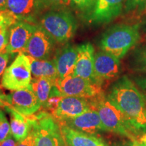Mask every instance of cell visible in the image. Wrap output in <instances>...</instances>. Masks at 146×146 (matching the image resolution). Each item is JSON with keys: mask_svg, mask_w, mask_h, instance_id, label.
Masks as SVG:
<instances>
[{"mask_svg": "<svg viewBox=\"0 0 146 146\" xmlns=\"http://www.w3.org/2000/svg\"><path fill=\"white\" fill-rule=\"evenodd\" d=\"M120 71V60L104 51L94 56V74L96 83L102 85L106 81L116 78Z\"/></svg>", "mask_w": 146, "mask_h": 146, "instance_id": "cell-11", "label": "cell"}, {"mask_svg": "<svg viewBox=\"0 0 146 146\" xmlns=\"http://www.w3.org/2000/svg\"><path fill=\"white\" fill-rule=\"evenodd\" d=\"M29 117L35 137V146H68L58 120L47 112H39Z\"/></svg>", "mask_w": 146, "mask_h": 146, "instance_id": "cell-5", "label": "cell"}, {"mask_svg": "<svg viewBox=\"0 0 146 146\" xmlns=\"http://www.w3.org/2000/svg\"><path fill=\"white\" fill-rule=\"evenodd\" d=\"M36 25L42 27L56 42L66 43L76 33L77 23L66 9H51L40 16Z\"/></svg>", "mask_w": 146, "mask_h": 146, "instance_id": "cell-4", "label": "cell"}, {"mask_svg": "<svg viewBox=\"0 0 146 146\" xmlns=\"http://www.w3.org/2000/svg\"><path fill=\"white\" fill-rule=\"evenodd\" d=\"M48 8H50L45 0H8L6 8L18 21L35 25Z\"/></svg>", "mask_w": 146, "mask_h": 146, "instance_id": "cell-8", "label": "cell"}, {"mask_svg": "<svg viewBox=\"0 0 146 146\" xmlns=\"http://www.w3.org/2000/svg\"><path fill=\"white\" fill-rule=\"evenodd\" d=\"M131 64L134 72L146 73V45L134 51Z\"/></svg>", "mask_w": 146, "mask_h": 146, "instance_id": "cell-22", "label": "cell"}, {"mask_svg": "<svg viewBox=\"0 0 146 146\" xmlns=\"http://www.w3.org/2000/svg\"><path fill=\"white\" fill-rule=\"evenodd\" d=\"M70 5L76 10L87 12L92 5L94 0H70Z\"/></svg>", "mask_w": 146, "mask_h": 146, "instance_id": "cell-25", "label": "cell"}, {"mask_svg": "<svg viewBox=\"0 0 146 146\" xmlns=\"http://www.w3.org/2000/svg\"><path fill=\"white\" fill-rule=\"evenodd\" d=\"M35 137L33 131L31 129L30 133L27 135L26 138L24 139L21 141L18 142V144L16 146H35Z\"/></svg>", "mask_w": 146, "mask_h": 146, "instance_id": "cell-29", "label": "cell"}, {"mask_svg": "<svg viewBox=\"0 0 146 146\" xmlns=\"http://www.w3.org/2000/svg\"><path fill=\"white\" fill-rule=\"evenodd\" d=\"M60 124L91 135H95L100 131H106L99 114L94 108L76 117L60 122Z\"/></svg>", "mask_w": 146, "mask_h": 146, "instance_id": "cell-15", "label": "cell"}, {"mask_svg": "<svg viewBox=\"0 0 146 146\" xmlns=\"http://www.w3.org/2000/svg\"><path fill=\"white\" fill-rule=\"evenodd\" d=\"M139 38L138 25H116L102 35L100 46L102 51L120 60L137 44Z\"/></svg>", "mask_w": 146, "mask_h": 146, "instance_id": "cell-3", "label": "cell"}, {"mask_svg": "<svg viewBox=\"0 0 146 146\" xmlns=\"http://www.w3.org/2000/svg\"><path fill=\"white\" fill-rule=\"evenodd\" d=\"M54 83L50 79L46 78H32L30 86L33 91L39 100L41 107L44 106L46 103L51 89H52Z\"/></svg>", "mask_w": 146, "mask_h": 146, "instance_id": "cell-21", "label": "cell"}, {"mask_svg": "<svg viewBox=\"0 0 146 146\" xmlns=\"http://www.w3.org/2000/svg\"><path fill=\"white\" fill-rule=\"evenodd\" d=\"M77 58V46L66 43L58 49L55 53L54 62L58 74V78H62L72 74Z\"/></svg>", "mask_w": 146, "mask_h": 146, "instance_id": "cell-17", "label": "cell"}, {"mask_svg": "<svg viewBox=\"0 0 146 146\" xmlns=\"http://www.w3.org/2000/svg\"><path fill=\"white\" fill-rule=\"evenodd\" d=\"M135 81L137 85L141 89V92L143 93L146 98V76L135 78Z\"/></svg>", "mask_w": 146, "mask_h": 146, "instance_id": "cell-31", "label": "cell"}, {"mask_svg": "<svg viewBox=\"0 0 146 146\" xmlns=\"http://www.w3.org/2000/svg\"><path fill=\"white\" fill-rule=\"evenodd\" d=\"M106 97L137 132L146 133V98L130 78L127 76L120 78L112 85Z\"/></svg>", "mask_w": 146, "mask_h": 146, "instance_id": "cell-1", "label": "cell"}, {"mask_svg": "<svg viewBox=\"0 0 146 146\" xmlns=\"http://www.w3.org/2000/svg\"><path fill=\"white\" fill-rule=\"evenodd\" d=\"M32 81L31 63L28 56L19 54L10 66L5 69L1 78V85L10 91L26 89Z\"/></svg>", "mask_w": 146, "mask_h": 146, "instance_id": "cell-6", "label": "cell"}, {"mask_svg": "<svg viewBox=\"0 0 146 146\" xmlns=\"http://www.w3.org/2000/svg\"><path fill=\"white\" fill-rule=\"evenodd\" d=\"M90 100L74 96H63L58 107L51 113L59 122L76 117L91 108Z\"/></svg>", "mask_w": 146, "mask_h": 146, "instance_id": "cell-12", "label": "cell"}, {"mask_svg": "<svg viewBox=\"0 0 146 146\" xmlns=\"http://www.w3.org/2000/svg\"><path fill=\"white\" fill-rule=\"evenodd\" d=\"M9 106L25 116H30L39 110L41 105L30 85L26 89L14 91L8 95Z\"/></svg>", "mask_w": 146, "mask_h": 146, "instance_id": "cell-14", "label": "cell"}, {"mask_svg": "<svg viewBox=\"0 0 146 146\" xmlns=\"http://www.w3.org/2000/svg\"><path fill=\"white\" fill-rule=\"evenodd\" d=\"M63 96H64L61 93V91H60V89L56 85H54L52 89H51L48 99H47L46 103L43 107V108L46 110L47 112L52 113L58 107Z\"/></svg>", "mask_w": 146, "mask_h": 146, "instance_id": "cell-23", "label": "cell"}, {"mask_svg": "<svg viewBox=\"0 0 146 146\" xmlns=\"http://www.w3.org/2000/svg\"><path fill=\"white\" fill-rule=\"evenodd\" d=\"M125 0H94L87 11L86 17L89 23L104 25L110 23L121 14Z\"/></svg>", "mask_w": 146, "mask_h": 146, "instance_id": "cell-9", "label": "cell"}, {"mask_svg": "<svg viewBox=\"0 0 146 146\" xmlns=\"http://www.w3.org/2000/svg\"><path fill=\"white\" fill-rule=\"evenodd\" d=\"M51 9H66L70 5V0H45Z\"/></svg>", "mask_w": 146, "mask_h": 146, "instance_id": "cell-27", "label": "cell"}, {"mask_svg": "<svg viewBox=\"0 0 146 146\" xmlns=\"http://www.w3.org/2000/svg\"><path fill=\"white\" fill-rule=\"evenodd\" d=\"M60 125L64 139L68 146H108L102 139L94 135L76 131L61 124Z\"/></svg>", "mask_w": 146, "mask_h": 146, "instance_id": "cell-18", "label": "cell"}, {"mask_svg": "<svg viewBox=\"0 0 146 146\" xmlns=\"http://www.w3.org/2000/svg\"><path fill=\"white\" fill-rule=\"evenodd\" d=\"M9 106L8 95H5L0 91V108Z\"/></svg>", "mask_w": 146, "mask_h": 146, "instance_id": "cell-34", "label": "cell"}, {"mask_svg": "<svg viewBox=\"0 0 146 146\" xmlns=\"http://www.w3.org/2000/svg\"><path fill=\"white\" fill-rule=\"evenodd\" d=\"M133 146H146V133L141 134L135 141L132 142Z\"/></svg>", "mask_w": 146, "mask_h": 146, "instance_id": "cell-33", "label": "cell"}, {"mask_svg": "<svg viewBox=\"0 0 146 146\" xmlns=\"http://www.w3.org/2000/svg\"><path fill=\"white\" fill-rule=\"evenodd\" d=\"M10 135V124L3 111L0 110V142L8 138Z\"/></svg>", "mask_w": 146, "mask_h": 146, "instance_id": "cell-24", "label": "cell"}, {"mask_svg": "<svg viewBox=\"0 0 146 146\" xmlns=\"http://www.w3.org/2000/svg\"><path fill=\"white\" fill-rule=\"evenodd\" d=\"M91 107L99 114L106 131L126 137L133 142L139 134L128 122L121 111L110 102L104 93L90 100Z\"/></svg>", "mask_w": 146, "mask_h": 146, "instance_id": "cell-2", "label": "cell"}, {"mask_svg": "<svg viewBox=\"0 0 146 146\" xmlns=\"http://www.w3.org/2000/svg\"><path fill=\"white\" fill-rule=\"evenodd\" d=\"M18 144V141L10 135L8 138L5 140L0 142V146H16Z\"/></svg>", "mask_w": 146, "mask_h": 146, "instance_id": "cell-32", "label": "cell"}, {"mask_svg": "<svg viewBox=\"0 0 146 146\" xmlns=\"http://www.w3.org/2000/svg\"><path fill=\"white\" fill-rule=\"evenodd\" d=\"M56 42L50 34L37 25L23 54L35 59L47 60L50 57Z\"/></svg>", "mask_w": 146, "mask_h": 146, "instance_id": "cell-10", "label": "cell"}, {"mask_svg": "<svg viewBox=\"0 0 146 146\" xmlns=\"http://www.w3.org/2000/svg\"><path fill=\"white\" fill-rule=\"evenodd\" d=\"M94 48L90 43L77 46V58L73 75L98 84L94 74Z\"/></svg>", "mask_w": 146, "mask_h": 146, "instance_id": "cell-16", "label": "cell"}, {"mask_svg": "<svg viewBox=\"0 0 146 146\" xmlns=\"http://www.w3.org/2000/svg\"><path fill=\"white\" fill-rule=\"evenodd\" d=\"M124 146H133V145H132V143H131V144H129V145H124Z\"/></svg>", "mask_w": 146, "mask_h": 146, "instance_id": "cell-36", "label": "cell"}, {"mask_svg": "<svg viewBox=\"0 0 146 146\" xmlns=\"http://www.w3.org/2000/svg\"><path fill=\"white\" fill-rule=\"evenodd\" d=\"M10 54L6 52V51L0 54V78L7 68L6 66L10 60Z\"/></svg>", "mask_w": 146, "mask_h": 146, "instance_id": "cell-28", "label": "cell"}, {"mask_svg": "<svg viewBox=\"0 0 146 146\" xmlns=\"http://www.w3.org/2000/svg\"><path fill=\"white\" fill-rule=\"evenodd\" d=\"M7 3H8V0H0V11L6 9Z\"/></svg>", "mask_w": 146, "mask_h": 146, "instance_id": "cell-35", "label": "cell"}, {"mask_svg": "<svg viewBox=\"0 0 146 146\" xmlns=\"http://www.w3.org/2000/svg\"><path fill=\"white\" fill-rule=\"evenodd\" d=\"M28 56L31 63L32 74L34 78H46L55 84L58 78V74L55 64L48 60H37Z\"/></svg>", "mask_w": 146, "mask_h": 146, "instance_id": "cell-20", "label": "cell"}, {"mask_svg": "<svg viewBox=\"0 0 146 146\" xmlns=\"http://www.w3.org/2000/svg\"><path fill=\"white\" fill-rule=\"evenodd\" d=\"M8 28H3L0 29V54L5 52L9 41Z\"/></svg>", "mask_w": 146, "mask_h": 146, "instance_id": "cell-26", "label": "cell"}, {"mask_svg": "<svg viewBox=\"0 0 146 146\" xmlns=\"http://www.w3.org/2000/svg\"><path fill=\"white\" fill-rule=\"evenodd\" d=\"M144 1L145 0H126L125 10L126 12H129L135 8Z\"/></svg>", "mask_w": 146, "mask_h": 146, "instance_id": "cell-30", "label": "cell"}, {"mask_svg": "<svg viewBox=\"0 0 146 146\" xmlns=\"http://www.w3.org/2000/svg\"><path fill=\"white\" fill-rule=\"evenodd\" d=\"M64 96H74L90 100L102 93V86L79 76L70 74L55 82Z\"/></svg>", "mask_w": 146, "mask_h": 146, "instance_id": "cell-7", "label": "cell"}, {"mask_svg": "<svg viewBox=\"0 0 146 146\" xmlns=\"http://www.w3.org/2000/svg\"><path fill=\"white\" fill-rule=\"evenodd\" d=\"M10 116L11 135L18 142L26 138L30 133L31 125L29 117L25 116L10 106L4 107Z\"/></svg>", "mask_w": 146, "mask_h": 146, "instance_id": "cell-19", "label": "cell"}, {"mask_svg": "<svg viewBox=\"0 0 146 146\" xmlns=\"http://www.w3.org/2000/svg\"><path fill=\"white\" fill-rule=\"evenodd\" d=\"M36 26L35 24L18 21L10 27L6 52L12 56L16 54H23Z\"/></svg>", "mask_w": 146, "mask_h": 146, "instance_id": "cell-13", "label": "cell"}]
</instances>
